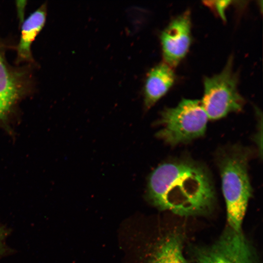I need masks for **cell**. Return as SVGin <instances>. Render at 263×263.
Returning a JSON list of instances; mask_svg holds the SVG:
<instances>
[{"mask_svg":"<svg viewBox=\"0 0 263 263\" xmlns=\"http://www.w3.org/2000/svg\"><path fill=\"white\" fill-rule=\"evenodd\" d=\"M147 197L158 209L185 217L208 214L216 203L208 169L189 158L170 160L156 168L148 179Z\"/></svg>","mask_w":263,"mask_h":263,"instance_id":"1","label":"cell"},{"mask_svg":"<svg viewBox=\"0 0 263 263\" xmlns=\"http://www.w3.org/2000/svg\"><path fill=\"white\" fill-rule=\"evenodd\" d=\"M250 156L247 149L234 145L220 150L217 156L227 223L229 228L237 232L241 231L252 196L248 173Z\"/></svg>","mask_w":263,"mask_h":263,"instance_id":"2","label":"cell"},{"mask_svg":"<svg viewBox=\"0 0 263 263\" xmlns=\"http://www.w3.org/2000/svg\"><path fill=\"white\" fill-rule=\"evenodd\" d=\"M208 119L200 101L183 99L162 112L156 136L173 146L189 142L204 135Z\"/></svg>","mask_w":263,"mask_h":263,"instance_id":"3","label":"cell"},{"mask_svg":"<svg viewBox=\"0 0 263 263\" xmlns=\"http://www.w3.org/2000/svg\"><path fill=\"white\" fill-rule=\"evenodd\" d=\"M233 63L231 56L220 73L204 79L200 101L209 119H219L243 109L244 100L238 90V76L233 71Z\"/></svg>","mask_w":263,"mask_h":263,"instance_id":"4","label":"cell"},{"mask_svg":"<svg viewBox=\"0 0 263 263\" xmlns=\"http://www.w3.org/2000/svg\"><path fill=\"white\" fill-rule=\"evenodd\" d=\"M194 257V263H258L250 243L229 227L212 244L196 249Z\"/></svg>","mask_w":263,"mask_h":263,"instance_id":"5","label":"cell"},{"mask_svg":"<svg viewBox=\"0 0 263 263\" xmlns=\"http://www.w3.org/2000/svg\"><path fill=\"white\" fill-rule=\"evenodd\" d=\"M29 85L28 72L9 65L0 40V128L10 129L11 117L18 102L27 93Z\"/></svg>","mask_w":263,"mask_h":263,"instance_id":"6","label":"cell"},{"mask_svg":"<svg viewBox=\"0 0 263 263\" xmlns=\"http://www.w3.org/2000/svg\"><path fill=\"white\" fill-rule=\"evenodd\" d=\"M165 63L173 68L187 54L191 41L189 12L186 11L172 19L160 37Z\"/></svg>","mask_w":263,"mask_h":263,"instance_id":"7","label":"cell"},{"mask_svg":"<svg viewBox=\"0 0 263 263\" xmlns=\"http://www.w3.org/2000/svg\"><path fill=\"white\" fill-rule=\"evenodd\" d=\"M175 75L172 68L165 62L153 67L148 73L144 87V104L149 109L163 97L173 84Z\"/></svg>","mask_w":263,"mask_h":263,"instance_id":"8","label":"cell"},{"mask_svg":"<svg viewBox=\"0 0 263 263\" xmlns=\"http://www.w3.org/2000/svg\"><path fill=\"white\" fill-rule=\"evenodd\" d=\"M46 5H42L22 23L21 35L17 46L19 61H32L31 45L45 22Z\"/></svg>","mask_w":263,"mask_h":263,"instance_id":"9","label":"cell"},{"mask_svg":"<svg viewBox=\"0 0 263 263\" xmlns=\"http://www.w3.org/2000/svg\"><path fill=\"white\" fill-rule=\"evenodd\" d=\"M149 263H187L181 238L173 234L164 238L155 247Z\"/></svg>","mask_w":263,"mask_h":263,"instance_id":"10","label":"cell"},{"mask_svg":"<svg viewBox=\"0 0 263 263\" xmlns=\"http://www.w3.org/2000/svg\"><path fill=\"white\" fill-rule=\"evenodd\" d=\"M9 234V229L0 223V258L10 253V249L6 244V242Z\"/></svg>","mask_w":263,"mask_h":263,"instance_id":"11","label":"cell"},{"mask_svg":"<svg viewBox=\"0 0 263 263\" xmlns=\"http://www.w3.org/2000/svg\"><path fill=\"white\" fill-rule=\"evenodd\" d=\"M211 2H212V4L209 3V4L215 8L216 12L219 14L223 19L225 20V11L231 1L229 0H222L213 1Z\"/></svg>","mask_w":263,"mask_h":263,"instance_id":"12","label":"cell"}]
</instances>
